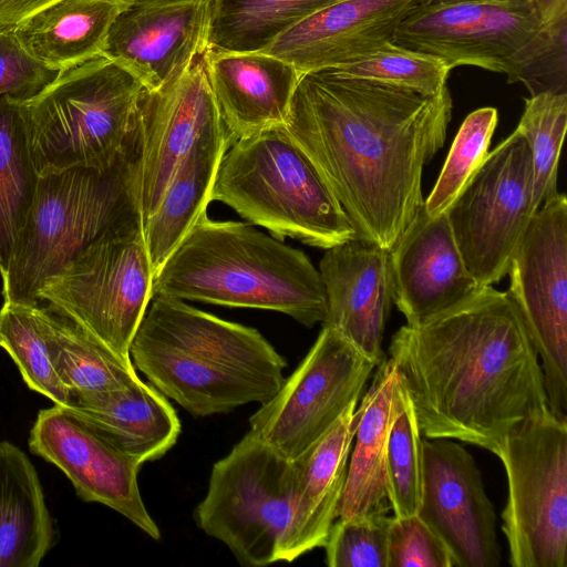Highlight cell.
Segmentation results:
<instances>
[{
	"instance_id": "6da1fadb",
	"label": "cell",
	"mask_w": 567,
	"mask_h": 567,
	"mask_svg": "<svg viewBox=\"0 0 567 567\" xmlns=\"http://www.w3.org/2000/svg\"><path fill=\"white\" fill-rule=\"evenodd\" d=\"M447 86L423 96L327 70L302 73L285 127L352 223L391 250L424 205L422 173L443 147Z\"/></svg>"
},
{
	"instance_id": "7a4b0ae2",
	"label": "cell",
	"mask_w": 567,
	"mask_h": 567,
	"mask_svg": "<svg viewBox=\"0 0 567 567\" xmlns=\"http://www.w3.org/2000/svg\"><path fill=\"white\" fill-rule=\"evenodd\" d=\"M389 352L427 439L497 455L515 427L549 409L522 316L508 292L492 286L422 323L402 326Z\"/></svg>"
},
{
	"instance_id": "3957f363",
	"label": "cell",
	"mask_w": 567,
	"mask_h": 567,
	"mask_svg": "<svg viewBox=\"0 0 567 567\" xmlns=\"http://www.w3.org/2000/svg\"><path fill=\"white\" fill-rule=\"evenodd\" d=\"M130 357L152 385L195 417L267 402L288 365L257 329L164 296L152 298Z\"/></svg>"
},
{
	"instance_id": "277c9868",
	"label": "cell",
	"mask_w": 567,
	"mask_h": 567,
	"mask_svg": "<svg viewBox=\"0 0 567 567\" xmlns=\"http://www.w3.org/2000/svg\"><path fill=\"white\" fill-rule=\"evenodd\" d=\"M155 296L276 311L308 328L327 315L319 269L302 250L247 221L207 213L156 272Z\"/></svg>"
},
{
	"instance_id": "5b68a950",
	"label": "cell",
	"mask_w": 567,
	"mask_h": 567,
	"mask_svg": "<svg viewBox=\"0 0 567 567\" xmlns=\"http://www.w3.org/2000/svg\"><path fill=\"white\" fill-rule=\"evenodd\" d=\"M567 27L544 23L533 0L421 4L392 42L433 54L453 69L471 65L524 83L532 94L566 92Z\"/></svg>"
},
{
	"instance_id": "8992f818",
	"label": "cell",
	"mask_w": 567,
	"mask_h": 567,
	"mask_svg": "<svg viewBox=\"0 0 567 567\" xmlns=\"http://www.w3.org/2000/svg\"><path fill=\"white\" fill-rule=\"evenodd\" d=\"M144 90L128 71L100 55L59 71L42 91L19 102L38 174L117 164L135 144Z\"/></svg>"
},
{
	"instance_id": "52a82bcc",
	"label": "cell",
	"mask_w": 567,
	"mask_h": 567,
	"mask_svg": "<svg viewBox=\"0 0 567 567\" xmlns=\"http://www.w3.org/2000/svg\"><path fill=\"white\" fill-rule=\"evenodd\" d=\"M212 202L284 240L328 249L357 237L347 214L285 125L235 141L224 153Z\"/></svg>"
},
{
	"instance_id": "ba28073f",
	"label": "cell",
	"mask_w": 567,
	"mask_h": 567,
	"mask_svg": "<svg viewBox=\"0 0 567 567\" xmlns=\"http://www.w3.org/2000/svg\"><path fill=\"white\" fill-rule=\"evenodd\" d=\"M135 144L104 171L73 167L41 175L2 277L4 301L40 303L42 282L110 229L134 214Z\"/></svg>"
},
{
	"instance_id": "9c48e42d",
	"label": "cell",
	"mask_w": 567,
	"mask_h": 567,
	"mask_svg": "<svg viewBox=\"0 0 567 567\" xmlns=\"http://www.w3.org/2000/svg\"><path fill=\"white\" fill-rule=\"evenodd\" d=\"M154 277L142 219L134 214L47 278L37 300L132 361L131 343L153 298Z\"/></svg>"
},
{
	"instance_id": "30bf717a",
	"label": "cell",
	"mask_w": 567,
	"mask_h": 567,
	"mask_svg": "<svg viewBox=\"0 0 567 567\" xmlns=\"http://www.w3.org/2000/svg\"><path fill=\"white\" fill-rule=\"evenodd\" d=\"M297 483L296 462L250 430L214 463L196 525L225 544L243 566L278 561Z\"/></svg>"
},
{
	"instance_id": "8fae6325",
	"label": "cell",
	"mask_w": 567,
	"mask_h": 567,
	"mask_svg": "<svg viewBox=\"0 0 567 567\" xmlns=\"http://www.w3.org/2000/svg\"><path fill=\"white\" fill-rule=\"evenodd\" d=\"M507 475L502 529L513 567H567V419L526 420L497 455Z\"/></svg>"
},
{
	"instance_id": "7c38bea8",
	"label": "cell",
	"mask_w": 567,
	"mask_h": 567,
	"mask_svg": "<svg viewBox=\"0 0 567 567\" xmlns=\"http://www.w3.org/2000/svg\"><path fill=\"white\" fill-rule=\"evenodd\" d=\"M538 207L530 148L517 131L502 141L446 210L464 262L480 286L501 281Z\"/></svg>"
},
{
	"instance_id": "4fadbf2b",
	"label": "cell",
	"mask_w": 567,
	"mask_h": 567,
	"mask_svg": "<svg viewBox=\"0 0 567 567\" xmlns=\"http://www.w3.org/2000/svg\"><path fill=\"white\" fill-rule=\"evenodd\" d=\"M377 365L322 326L297 369L249 417L250 431L284 457L298 460L358 403Z\"/></svg>"
},
{
	"instance_id": "5bb4252c",
	"label": "cell",
	"mask_w": 567,
	"mask_h": 567,
	"mask_svg": "<svg viewBox=\"0 0 567 567\" xmlns=\"http://www.w3.org/2000/svg\"><path fill=\"white\" fill-rule=\"evenodd\" d=\"M509 297L540 358L548 408L567 419V198L534 214L507 269Z\"/></svg>"
},
{
	"instance_id": "9a60e30c",
	"label": "cell",
	"mask_w": 567,
	"mask_h": 567,
	"mask_svg": "<svg viewBox=\"0 0 567 567\" xmlns=\"http://www.w3.org/2000/svg\"><path fill=\"white\" fill-rule=\"evenodd\" d=\"M221 124L204 55L164 86L144 90L135 118V199L142 224L194 144Z\"/></svg>"
},
{
	"instance_id": "2e32d148",
	"label": "cell",
	"mask_w": 567,
	"mask_h": 567,
	"mask_svg": "<svg viewBox=\"0 0 567 567\" xmlns=\"http://www.w3.org/2000/svg\"><path fill=\"white\" fill-rule=\"evenodd\" d=\"M29 449L59 467L80 498L105 505L151 538H161L140 492L142 465L72 411L56 404L41 410L30 431Z\"/></svg>"
},
{
	"instance_id": "e0dca14e",
	"label": "cell",
	"mask_w": 567,
	"mask_h": 567,
	"mask_svg": "<svg viewBox=\"0 0 567 567\" xmlns=\"http://www.w3.org/2000/svg\"><path fill=\"white\" fill-rule=\"evenodd\" d=\"M419 517L440 538L454 567H496L501 549L494 507L473 456L451 439L423 440Z\"/></svg>"
},
{
	"instance_id": "ac0fdd59",
	"label": "cell",
	"mask_w": 567,
	"mask_h": 567,
	"mask_svg": "<svg viewBox=\"0 0 567 567\" xmlns=\"http://www.w3.org/2000/svg\"><path fill=\"white\" fill-rule=\"evenodd\" d=\"M214 0H135L112 22L104 56L155 91L208 51Z\"/></svg>"
},
{
	"instance_id": "d6986e66",
	"label": "cell",
	"mask_w": 567,
	"mask_h": 567,
	"mask_svg": "<svg viewBox=\"0 0 567 567\" xmlns=\"http://www.w3.org/2000/svg\"><path fill=\"white\" fill-rule=\"evenodd\" d=\"M389 252L393 303L406 324L422 323L482 287L464 262L446 212L430 216L422 207Z\"/></svg>"
},
{
	"instance_id": "ffe728a7",
	"label": "cell",
	"mask_w": 567,
	"mask_h": 567,
	"mask_svg": "<svg viewBox=\"0 0 567 567\" xmlns=\"http://www.w3.org/2000/svg\"><path fill=\"white\" fill-rule=\"evenodd\" d=\"M324 250L319 264L327 299L322 326L379 364L385 358L382 341L393 303L390 252L360 237Z\"/></svg>"
},
{
	"instance_id": "44dd1931",
	"label": "cell",
	"mask_w": 567,
	"mask_h": 567,
	"mask_svg": "<svg viewBox=\"0 0 567 567\" xmlns=\"http://www.w3.org/2000/svg\"><path fill=\"white\" fill-rule=\"evenodd\" d=\"M423 0H340L309 16L264 53L309 73L355 61L392 42L401 22Z\"/></svg>"
},
{
	"instance_id": "7402d4cb",
	"label": "cell",
	"mask_w": 567,
	"mask_h": 567,
	"mask_svg": "<svg viewBox=\"0 0 567 567\" xmlns=\"http://www.w3.org/2000/svg\"><path fill=\"white\" fill-rule=\"evenodd\" d=\"M204 60L229 145L285 124L301 75L292 64L264 52L207 51Z\"/></svg>"
},
{
	"instance_id": "603a6c76",
	"label": "cell",
	"mask_w": 567,
	"mask_h": 567,
	"mask_svg": "<svg viewBox=\"0 0 567 567\" xmlns=\"http://www.w3.org/2000/svg\"><path fill=\"white\" fill-rule=\"evenodd\" d=\"M358 403L301 457L291 516L279 546L278 561L291 563L323 547L338 518L351 445L358 424Z\"/></svg>"
},
{
	"instance_id": "cb8c5ba5",
	"label": "cell",
	"mask_w": 567,
	"mask_h": 567,
	"mask_svg": "<svg viewBox=\"0 0 567 567\" xmlns=\"http://www.w3.org/2000/svg\"><path fill=\"white\" fill-rule=\"evenodd\" d=\"M357 405L354 447L348 461L338 519L389 514L385 453L391 424L401 406L402 384L394 362L384 358Z\"/></svg>"
},
{
	"instance_id": "d4e9b609",
	"label": "cell",
	"mask_w": 567,
	"mask_h": 567,
	"mask_svg": "<svg viewBox=\"0 0 567 567\" xmlns=\"http://www.w3.org/2000/svg\"><path fill=\"white\" fill-rule=\"evenodd\" d=\"M64 408L141 465L163 457L182 431L166 396L142 380L122 390L73 396Z\"/></svg>"
},
{
	"instance_id": "484cf974",
	"label": "cell",
	"mask_w": 567,
	"mask_h": 567,
	"mask_svg": "<svg viewBox=\"0 0 567 567\" xmlns=\"http://www.w3.org/2000/svg\"><path fill=\"white\" fill-rule=\"evenodd\" d=\"M228 146L223 124L199 138L176 169L155 210L143 224L155 275L206 214L217 168Z\"/></svg>"
},
{
	"instance_id": "4316f807",
	"label": "cell",
	"mask_w": 567,
	"mask_h": 567,
	"mask_svg": "<svg viewBox=\"0 0 567 567\" xmlns=\"http://www.w3.org/2000/svg\"><path fill=\"white\" fill-rule=\"evenodd\" d=\"M120 0H56L14 27L22 47L56 72L103 54Z\"/></svg>"
},
{
	"instance_id": "83f0119b",
	"label": "cell",
	"mask_w": 567,
	"mask_h": 567,
	"mask_svg": "<svg viewBox=\"0 0 567 567\" xmlns=\"http://www.w3.org/2000/svg\"><path fill=\"white\" fill-rule=\"evenodd\" d=\"M54 542L37 470L14 444L0 442V567H38Z\"/></svg>"
},
{
	"instance_id": "f1b7e54d",
	"label": "cell",
	"mask_w": 567,
	"mask_h": 567,
	"mask_svg": "<svg viewBox=\"0 0 567 567\" xmlns=\"http://www.w3.org/2000/svg\"><path fill=\"white\" fill-rule=\"evenodd\" d=\"M53 367L73 396L126 389L141 381L132 361L114 353L65 315L45 303Z\"/></svg>"
},
{
	"instance_id": "f546056e",
	"label": "cell",
	"mask_w": 567,
	"mask_h": 567,
	"mask_svg": "<svg viewBox=\"0 0 567 567\" xmlns=\"http://www.w3.org/2000/svg\"><path fill=\"white\" fill-rule=\"evenodd\" d=\"M340 0H214L208 51L261 52L286 31Z\"/></svg>"
},
{
	"instance_id": "4dcf8cb0",
	"label": "cell",
	"mask_w": 567,
	"mask_h": 567,
	"mask_svg": "<svg viewBox=\"0 0 567 567\" xmlns=\"http://www.w3.org/2000/svg\"><path fill=\"white\" fill-rule=\"evenodd\" d=\"M40 175L30 156L20 103L0 97V274L30 209Z\"/></svg>"
},
{
	"instance_id": "1f68e13d",
	"label": "cell",
	"mask_w": 567,
	"mask_h": 567,
	"mask_svg": "<svg viewBox=\"0 0 567 567\" xmlns=\"http://www.w3.org/2000/svg\"><path fill=\"white\" fill-rule=\"evenodd\" d=\"M0 347L13 359L31 390L56 405L71 403V393L51 360L44 306L4 301L0 309Z\"/></svg>"
},
{
	"instance_id": "d6a6232c",
	"label": "cell",
	"mask_w": 567,
	"mask_h": 567,
	"mask_svg": "<svg viewBox=\"0 0 567 567\" xmlns=\"http://www.w3.org/2000/svg\"><path fill=\"white\" fill-rule=\"evenodd\" d=\"M566 127L567 92L542 91L525 99L515 131L525 137L532 152L537 207L558 194V164Z\"/></svg>"
},
{
	"instance_id": "836d02e7",
	"label": "cell",
	"mask_w": 567,
	"mask_h": 567,
	"mask_svg": "<svg viewBox=\"0 0 567 567\" xmlns=\"http://www.w3.org/2000/svg\"><path fill=\"white\" fill-rule=\"evenodd\" d=\"M452 69L442 58L389 42L355 61L326 70L434 96L446 86Z\"/></svg>"
},
{
	"instance_id": "e575fe53",
	"label": "cell",
	"mask_w": 567,
	"mask_h": 567,
	"mask_svg": "<svg viewBox=\"0 0 567 567\" xmlns=\"http://www.w3.org/2000/svg\"><path fill=\"white\" fill-rule=\"evenodd\" d=\"M421 435L412 402L402 385V402L389 431L385 453L386 493L395 517L416 515L421 505L423 485Z\"/></svg>"
},
{
	"instance_id": "d590c367",
	"label": "cell",
	"mask_w": 567,
	"mask_h": 567,
	"mask_svg": "<svg viewBox=\"0 0 567 567\" xmlns=\"http://www.w3.org/2000/svg\"><path fill=\"white\" fill-rule=\"evenodd\" d=\"M498 122L495 107L485 106L470 113L460 126L445 163L424 210L430 216L445 213L467 185L488 154V147Z\"/></svg>"
},
{
	"instance_id": "8d00e7d4",
	"label": "cell",
	"mask_w": 567,
	"mask_h": 567,
	"mask_svg": "<svg viewBox=\"0 0 567 567\" xmlns=\"http://www.w3.org/2000/svg\"><path fill=\"white\" fill-rule=\"evenodd\" d=\"M389 514L336 519L323 546L329 567H389Z\"/></svg>"
},
{
	"instance_id": "74e56055",
	"label": "cell",
	"mask_w": 567,
	"mask_h": 567,
	"mask_svg": "<svg viewBox=\"0 0 567 567\" xmlns=\"http://www.w3.org/2000/svg\"><path fill=\"white\" fill-rule=\"evenodd\" d=\"M389 567H454L445 546L419 517H391Z\"/></svg>"
},
{
	"instance_id": "f35d334b",
	"label": "cell",
	"mask_w": 567,
	"mask_h": 567,
	"mask_svg": "<svg viewBox=\"0 0 567 567\" xmlns=\"http://www.w3.org/2000/svg\"><path fill=\"white\" fill-rule=\"evenodd\" d=\"M58 73L27 52L14 27L0 25V97L25 101L49 85Z\"/></svg>"
},
{
	"instance_id": "ab89813d",
	"label": "cell",
	"mask_w": 567,
	"mask_h": 567,
	"mask_svg": "<svg viewBox=\"0 0 567 567\" xmlns=\"http://www.w3.org/2000/svg\"><path fill=\"white\" fill-rule=\"evenodd\" d=\"M56 0H0V25L16 27Z\"/></svg>"
},
{
	"instance_id": "60d3db41",
	"label": "cell",
	"mask_w": 567,
	"mask_h": 567,
	"mask_svg": "<svg viewBox=\"0 0 567 567\" xmlns=\"http://www.w3.org/2000/svg\"><path fill=\"white\" fill-rule=\"evenodd\" d=\"M544 23L550 28L567 27V0H533Z\"/></svg>"
},
{
	"instance_id": "b9f144b4",
	"label": "cell",
	"mask_w": 567,
	"mask_h": 567,
	"mask_svg": "<svg viewBox=\"0 0 567 567\" xmlns=\"http://www.w3.org/2000/svg\"><path fill=\"white\" fill-rule=\"evenodd\" d=\"M460 1H475V0H423L422 4H439V3H450V2H460Z\"/></svg>"
},
{
	"instance_id": "7bdbcfd3",
	"label": "cell",
	"mask_w": 567,
	"mask_h": 567,
	"mask_svg": "<svg viewBox=\"0 0 567 567\" xmlns=\"http://www.w3.org/2000/svg\"><path fill=\"white\" fill-rule=\"evenodd\" d=\"M120 1L123 2V3H130V2H133L135 0H120Z\"/></svg>"
}]
</instances>
